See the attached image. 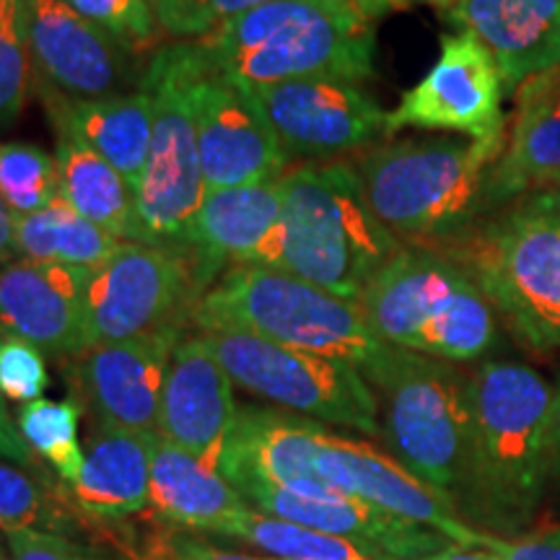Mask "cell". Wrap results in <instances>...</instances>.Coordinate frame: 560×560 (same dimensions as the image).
<instances>
[{
	"label": "cell",
	"instance_id": "6da1fadb",
	"mask_svg": "<svg viewBox=\"0 0 560 560\" xmlns=\"http://www.w3.org/2000/svg\"><path fill=\"white\" fill-rule=\"evenodd\" d=\"M467 405L470 452L457 514L493 535H516L535 516L552 470L556 392L535 369L490 361L467 376Z\"/></svg>",
	"mask_w": 560,
	"mask_h": 560
},
{
	"label": "cell",
	"instance_id": "7a4b0ae2",
	"mask_svg": "<svg viewBox=\"0 0 560 560\" xmlns=\"http://www.w3.org/2000/svg\"><path fill=\"white\" fill-rule=\"evenodd\" d=\"M280 219L249 265L291 272L359 301L402 244L371 210L355 166L299 164L280 177Z\"/></svg>",
	"mask_w": 560,
	"mask_h": 560
},
{
	"label": "cell",
	"instance_id": "3957f363",
	"mask_svg": "<svg viewBox=\"0 0 560 560\" xmlns=\"http://www.w3.org/2000/svg\"><path fill=\"white\" fill-rule=\"evenodd\" d=\"M376 21L359 0H268L192 39L213 73L236 83L374 75Z\"/></svg>",
	"mask_w": 560,
	"mask_h": 560
},
{
	"label": "cell",
	"instance_id": "277c9868",
	"mask_svg": "<svg viewBox=\"0 0 560 560\" xmlns=\"http://www.w3.org/2000/svg\"><path fill=\"white\" fill-rule=\"evenodd\" d=\"M506 140H395L363 153L355 172L371 210L397 240L441 244L488 210V179Z\"/></svg>",
	"mask_w": 560,
	"mask_h": 560
},
{
	"label": "cell",
	"instance_id": "5b68a950",
	"mask_svg": "<svg viewBox=\"0 0 560 560\" xmlns=\"http://www.w3.org/2000/svg\"><path fill=\"white\" fill-rule=\"evenodd\" d=\"M384 346L465 363L495 342V312L470 270L444 252L402 247L359 299Z\"/></svg>",
	"mask_w": 560,
	"mask_h": 560
},
{
	"label": "cell",
	"instance_id": "8992f818",
	"mask_svg": "<svg viewBox=\"0 0 560 560\" xmlns=\"http://www.w3.org/2000/svg\"><path fill=\"white\" fill-rule=\"evenodd\" d=\"M190 322L200 332H249L359 369L369 366L384 348L359 301L262 265L229 268L198 299Z\"/></svg>",
	"mask_w": 560,
	"mask_h": 560
},
{
	"label": "cell",
	"instance_id": "52a82bcc",
	"mask_svg": "<svg viewBox=\"0 0 560 560\" xmlns=\"http://www.w3.org/2000/svg\"><path fill=\"white\" fill-rule=\"evenodd\" d=\"M465 265L490 304L535 350L560 348V192L516 200L482 229L433 244Z\"/></svg>",
	"mask_w": 560,
	"mask_h": 560
},
{
	"label": "cell",
	"instance_id": "ba28073f",
	"mask_svg": "<svg viewBox=\"0 0 560 560\" xmlns=\"http://www.w3.org/2000/svg\"><path fill=\"white\" fill-rule=\"evenodd\" d=\"M361 374L380 402V425L395 459L457 509L470 452L467 376L450 361L395 346H384Z\"/></svg>",
	"mask_w": 560,
	"mask_h": 560
},
{
	"label": "cell",
	"instance_id": "9c48e42d",
	"mask_svg": "<svg viewBox=\"0 0 560 560\" xmlns=\"http://www.w3.org/2000/svg\"><path fill=\"white\" fill-rule=\"evenodd\" d=\"M208 73L195 42L159 47L140 73L153 104L151 153L136 192L140 242L174 247L206 198L198 145V86Z\"/></svg>",
	"mask_w": 560,
	"mask_h": 560
},
{
	"label": "cell",
	"instance_id": "30bf717a",
	"mask_svg": "<svg viewBox=\"0 0 560 560\" xmlns=\"http://www.w3.org/2000/svg\"><path fill=\"white\" fill-rule=\"evenodd\" d=\"M213 346L231 382L249 395L317 420L361 433H382L380 402L359 366L325 359L249 332H202Z\"/></svg>",
	"mask_w": 560,
	"mask_h": 560
},
{
	"label": "cell",
	"instance_id": "8fae6325",
	"mask_svg": "<svg viewBox=\"0 0 560 560\" xmlns=\"http://www.w3.org/2000/svg\"><path fill=\"white\" fill-rule=\"evenodd\" d=\"M195 301L192 268L179 249L122 242L102 268L91 272L86 293L91 348L190 322Z\"/></svg>",
	"mask_w": 560,
	"mask_h": 560
},
{
	"label": "cell",
	"instance_id": "7c38bea8",
	"mask_svg": "<svg viewBox=\"0 0 560 560\" xmlns=\"http://www.w3.org/2000/svg\"><path fill=\"white\" fill-rule=\"evenodd\" d=\"M499 62L470 32L444 34L441 55L423 81L387 112L384 138L405 128L452 130L472 140L506 136Z\"/></svg>",
	"mask_w": 560,
	"mask_h": 560
},
{
	"label": "cell",
	"instance_id": "4fadbf2b",
	"mask_svg": "<svg viewBox=\"0 0 560 560\" xmlns=\"http://www.w3.org/2000/svg\"><path fill=\"white\" fill-rule=\"evenodd\" d=\"M242 86L260 104L289 159H335L384 136L387 112L355 83L301 79Z\"/></svg>",
	"mask_w": 560,
	"mask_h": 560
},
{
	"label": "cell",
	"instance_id": "5bb4252c",
	"mask_svg": "<svg viewBox=\"0 0 560 560\" xmlns=\"http://www.w3.org/2000/svg\"><path fill=\"white\" fill-rule=\"evenodd\" d=\"M185 322L164 325L138 338L107 342L70 359L75 400L94 423L112 429L159 433L161 397L170 361L185 338Z\"/></svg>",
	"mask_w": 560,
	"mask_h": 560
},
{
	"label": "cell",
	"instance_id": "9a60e30c",
	"mask_svg": "<svg viewBox=\"0 0 560 560\" xmlns=\"http://www.w3.org/2000/svg\"><path fill=\"white\" fill-rule=\"evenodd\" d=\"M314 470L327 488L342 495L439 532L452 545L478 548V527L462 522L450 501L412 478L395 457H387L371 444L335 436L325 429L317 439Z\"/></svg>",
	"mask_w": 560,
	"mask_h": 560
},
{
	"label": "cell",
	"instance_id": "2e32d148",
	"mask_svg": "<svg viewBox=\"0 0 560 560\" xmlns=\"http://www.w3.org/2000/svg\"><path fill=\"white\" fill-rule=\"evenodd\" d=\"M198 145L206 192L280 179L289 156L242 83L208 73L198 86Z\"/></svg>",
	"mask_w": 560,
	"mask_h": 560
},
{
	"label": "cell",
	"instance_id": "e0dca14e",
	"mask_svg": "<svg viewBox=\"0 0 560 560\" xmlns=\"http://www.w3.org/2000/svg\"><path fill=\"white\" fill-rule=\"evenodd\" d=\"M86 268L16 257L0 265V338H16L55 359L91 348Z\"/></svg>",
	"mask_w": 560,
	"mask_h": 560
},
{
	"label": "cell",
	"instance_id": "ac0fdd59",
	"mask_svg": "<svg viewBox=\"0 0 560 560\" xmlns=\"http://www.w3.org/2000/svg\"><path fill=\"white\" fill-rule=\"evenodd\" d=\"M30 3V50L37 79L73 100H104L140 89L130 68V55L117 39L104 34L66 0H26Z\"/></svg>",
	"mask_w": 560,
	"mask_h": 560
},
{
	"label": "cell",
	"instance_id": "d6986e66",
	"mask_svg": "<svg viewBox=\"0 0 560 560\" xmlns=\"http://www.w3.org/2000/svg\"><path fill=\"white\" fill-rule=\"evenodd\" d=\"M234 387L206 335L182 338L166 371L159 436L219 467L240 412Z\"/></svg>",
	"mask_w": 560,
	"mask_h": 560
},
{
	"label": "cell",
	"instance_id": "ffe728a7",
	"mask_svg": "<svg viewBox=\"0 0 560 560\" xmlns=\"http://www.w3.org/2000/svg\"><path fill=\"white\" fill-rule=\"evenodd\" d=\"M322 431L325 425L317 420L247 405L236 412L219 470L236 490L272 486L304 495L338 493L327 488L314 470Z\"/></svg>",
	"mask_w": 560,
	"mask_h": 560
},
{
	"label": "cell",
	"instance_id": "44dd1931",
	"mask_svg": "<svg viewBox=\"0 0 560 560\" xmlns=\"http://www.w3.org/2000/svg\"><path fill=\"white\" fill-rule=\"evenodd\" d=\"M283 206L280 179L210 190L177 244L192 268L198 299L223 276V268L249 265L276 229ZM198 304V301H195Z\"/></svg>",
	"mask_w": 560,
	"mask_h": 560
},
{
	"label": "cell",
	"instance_id": "7402d4cb",
	"mask_svg": "<svg viewBox=\"0 0 560 560\" xmlns=\"http://www.w3.org/2000/svg\"><path fill=\"white\" fill-rule=\"evenodd\" d=\"M240 493L252 509L262 511V514L325 532V535L346 537V540L382 550L400 560H423L452 545L439 532L392 516L387 511L342 493L304 495L272 486H249Z\"/></svg>",
	"mask_w": 560,
	"mask_h": 560
},
{
	"label": "cell",
	"instance_id": "603a6c76",
	"mask_svg": "<svg viewBox=\"0 0 560 560\" xmlns=\"http://www.w3.org/2000/svg\"><path fill=\"white\" fill-rule=\"evenodd\" d=\"M444 13L488 47L506 94L560 66V0H457Z\"/></svg>",
	"mask_w": 560,
	"mask_h": 560
},
{
	"label": "cell",
	"instance_id": "cb8c5ba5",
	"mask_svg": "<svg viewBox=\"0 0 560 560\" xmlns=\"http://www.w3.org/2000/svg\"><path fill=\"white\" fill-rule=\"evenodd\" d=\"M42 102L55 130L79 138L83 145L109 161L138 192L151 153L153 104L143 89L104 100H73L37 79Z\"/></svg>",
	"mask_w": 560,
	"mask_h": 560
},
{
	"label": "cell",
	"instance_id": "d4e9b609",
	"mask_svg": "<svg viewBox=\"0 0 560 560\" xmlns=\"http://www.w3.org/2000/svg\"><path fill=\"white\" fill-rule=\"evenodd\" d=\"M560 177V66L516 91V117L488 179V210Z\"/></svg>",
	"mask_w": 560,
	"mask_h": 560
},
{
	"label": "cell",
	"instance_id": "484cf974",
	"mask_svg": "<svg viewBox=\"0 0 560 560\" xmlns=\"http://www.w3.org/2000/svg\"><path fill=\"white\" fill-rule=\"evenodd\" d=\"M159 433L91 425L86 462L68 486L75 511L102 522H120L151 506V459Z\"/></svg>",
	"mask_w": 560,
	"mask_h": 560
},
{
	"label": "cell",
	"instance_id": "4316f807",
	"mask_svg": "<svg viewBox=\"0 0 560 560\" xmlns=\"http://www.w3.org/2000/svg\"><path fill=\"white\" fill-rule=\"evenodd\" d=\"M151 509L177 527L229 537L252 506L219 467L159 436L151 459Z\"/></svg>",
	"mask_w": 560,
	"mask_h": 560
},
{
	"label": "cell",
	"instance_id": "83f0119b",
	"mask_svg": "<svg viewBox=\"0 0 560 560\" xmlns=\"http://www.w3.org/2000/svg\"><path fill=\"white\" fill-rule=\"evenodd\" d=\"M60 198L75 213L122 242H140L136 192L125 177L79 138L58 132Z\"/></svg>",
	"mask_w": 560,
	"mask_h": 560
},
{
	"label": "cell",
	"instance_id": "f1b7e54d",
	"mask_svg": "<svg viewBox=\"0 0 560 560\" xmlns=\"http://www.w3.org/2000/svg\"><path fill=\"white\" fill-rule=\"evenodd\" d=\"M16 221L19 257L37 262L68 265V268L96 270L120 249L122 240L112 236L96 223L75 213L66 200Z\"/></svg>",
	"mask_w": 560,
	"mask_h": 560
},
{
	"label": "cell",
	"instance_id": "f546056e",
	"mask_svg": "<svg viewBox=\"0 0 560 560\" xmlns=\"http://www.w3.org/2000/svg\"><path fill=\"white\" fill-rule=\"evenodd\" d=\"M229 537L255 545V548L268 552L270 558L280 560H400L382 550L346 540V537L325 535V532L262 514L257 509H249L231 527Z\"/></svg>",
	"mask_w": 560,
	"mask_h": 560
},
{
	"label": "cell",
	"instance_id": "4dcf8cb0",
	"mask_svg": "<svg viewBox=\"0 0 560 560\" xmlns=\"http://www.w3.org/2000/svg\"><path fill=\"white\" fill-rule=\"evenodd\" d=\"M68 488L52 475H37L0 457V532L39 529L66 532L73 527Z\"/></svg>",
	"mask_w": 560,
	"mask_h": 560
},
{
	"label": "cell",
	"instance_id": "1f68e13d",
	"mask_svg": "<svg viewBox=\"0 0 560 560\" xmlns=\"http://www.w3.org/2000/svg\"><path fill=\"white\" fill-rule=\"evenodd\" d=\"M81 402L75 397L68 400H39L21 405L16 425L30 450L58 475L62 486H73L79 480L86 462V450L79 439Z\"/></svg>",
	"mask_w": 560,
	"mask_h": 560
},
{
	"label": "cell",
	"instance_id": "d6a6232c",
	"mask_svg": "<svg viewBox=\"0 0 560 560\" xmlns=\"http://www.w3.org/2000/svg\"><path fill=\"white\" fill-rule=\"evenodd\" d=\"M60 198L58 159L32 143H0V200L13 219L32 215Z\"/></svg>",
	"mask_w": 560,
	"mask_h": 560
},
{
	"label": "cell",
	"instance_id": "836d02e7",
	"mask_svg": "<svg viewBox=\"0 0 560 560\" xmlns=\"http://www.w3.org/2000/svg\"><path fill=\"white\" fill-rule=\"evenodd\" d=\"M32 73L30 3L0 0V130H9L19 120L30 96Z\"/></svg>",
	"mask_w": 560,
	"mask_h": 560
},
{
	"label": "cell",
	"instance_id": "e575fe53",
	"mask_svg": "<svg viewBox=\"0 0 560 560\" xmlns=\"http://www.w3.org/2000/svg\"><path fill=\"white\" fill-rule=\"evenodd\" d=\"M66 3L132 55L156 47L161 26L151 0H66Z\"/></svg>",
	"mask_w": 560,
	"mask_h": 560
},
{
	"label": "cell",
	"instance_id": "d590c367",
	"mask_svg": "<svg viewBox=\"0 0 560 560\" xmlns=\"http://www.w3.org/2000/svg\"><path fill=\"white\" fill-rule=\"evenodd\" d=\"M268 0H151L161 32L179 39H200L226 21Z\"/></svg>",
	"mask_w": 560,
	"mask_h": 560
},
{
	"label": "cell",
	"instance_id": "8d00e7d4",
	"mask_svg": "<svg viewBox=\"0 0 560 560\" xmlns=\"http://www.w3.org/2000/svg\"><path fill=\"white\" fill-rule=\"evenodd\" d=\"M50 387L45 353L30 342L0 338V395L5 400L26 405L39 400Z\"/></svg>",
	"mask_w": 560,
	"mask_h": 560
},
{
	"label": "cell",
	"instance_id": "74e56055",
	"mask_svg": "<svg viewBox=\"0 0 560 560\" xmlns=\"http://www.w3.org/2000/svg\"><path fill=\"white\" fill-rule=\"evenodd\" d=\"M5 548H9V560H96L58 532H5Z\"/></svg>",
	"mask_w": 560,
	"mask_h": 560
},
{
	"label": "cell",
	"instance_id": "f35d334b",
	"mask_svg": "<svg viewBox=\"0 0 560 560\" xmlns=\"http://www.w3.org/2000/svg\"><path fill=\"white\" fill-rule=\"evenodd\" d=\"M478 548L493 552L499 560H560V527L532 532L514 540L480 529Z\"/></svg>",
	"mask_w": 560,
	"mask_h": 560
},
{
	"label": "cell",
	"instance_id": "ab89813d",
	"mask_svg": "<svg viewBox=\"0 0 560 560\" xmlns=\"http://www.w3.org/2000/svg\"><path fill=\"white\" fill-rule=\"evenodd\" d=\"M0 457L16 462V465L26 467V470L37 475H50V470L45 467V462L30 450V444H26L24 436H21L16 418H11L9 408H5L3 395H0Z\"/></svg>",
	"mask_w": 560,
	"mask_h": 560
},
{
	"label": "cell",
	"instance_id": "60d3db41",
	"mask_svg": "<svg viewBox=\"0 0 560 560\" xmlns=\"http://www.w3.org/2000/svg\"><path fill=\"white\" fill-rule=\"evenodd\" d=\"M164 560H268V558H252L244 552H229L200 540H174Z\"/></svg>",
	"mask_w": 560,
	"mask_h": 560
},
{
	"label": "cell",
	"instance_id": "b9f144b4",
	"mask_svg": "<svg viewBox=\"0 0 560 560\" xmlns=\"http://www.w3.org/2000/svg\"><path fill=\"white\" fill-rule=\"evenodd\" d=\"M454 3H457V0H359L363 13L374 21H380L382 16H387V13H392V11L412 9V5H433V9L450 11Z\"/></svg>",
	"mask_w": 560,
	"mask_h": 560
},
{
	"label": "cell",
	"instance_id": "7bdbcfd3",
	"mask_svg": "<svg viewBox=\"0 0 560 560\" xmlns=\"http://www.w3.org/2000/svg\"><path fill=\"white\" fill-rule=\"evenodd\" d=\"M16 221H13V213L0 200V265L16 260Z\"/></svg>",
	"mask_w": 560,
	"mask_h": 560
},
{
	"label": "cell",
	"instance_id": "ee69618b",
	"mask_svg": "<svg viewBox=\"0 0 560 560\" xmlns=\"http://www.w3.org/2000/svg\"><path fill=\"white\" fill-rule=\"evenodd\" d=\"M423 560H499L493 552L482 548H462V545H446L444 550L433 552V556Z\"/></svg>",
	"mask_w": 560,
	"mask_h": 560
},
{
	"label": "cell",
	"instance_id": "f6af8a7d",
	"mask_svg": "<svg viewBox=\"0 0 560 560\" xmlns=\"http://www.w3.org/2000/svg\"><path fill=\"white\" fill-rule=\"evenodd\" d=\"M552 467L560 470V384L556 389V405H552Z\"/></svg>",
	"mask_w": 560,
	"mask_h": 560
},
{
	"label": "cell",
	"instance_id": "bcb514c9",
	"mask_svg": "<svg viewBox=\"0 0 560 560\" xmlns=\"http://www.w3.org/2000/svg\"><path fill=\"white\" fill-rule=\"evenodd\" d=\"M548 190H558V192H560V177H556V179L550 182V185H548Z\"/></svg>",
	"mask_w": 560,
	"mask_h": 560
},
{
	"label": "cell",
	"instance_id": "7dc6e473",
	"mask_svg": "<svg viewBox=\"0 0 560 560\" xmlns=\"http://www.w3.org/2000/svg\"><path fill=\"white\" fill-rule=\"evenodd\" d=\"M0 560H9V556H5V550H3V545H0Z\"/></svg>",
	"mask_w": 560,
	"mask_h": 560
},
{
	"label": "cell",
	"instance_id": "c3c4849f",
	"mask_svg": "<svg viewBox=\"0 0 560 560\" xmlns=\"http://www.w3.org/2000/svg\"><path fill=\"white\" fill-rule=\"evenodd\" d=\"M268 560H280V558H268Z\"/></svg>",
	"mask_w": 560,
	"mask_h": 560
}]
</instances>
